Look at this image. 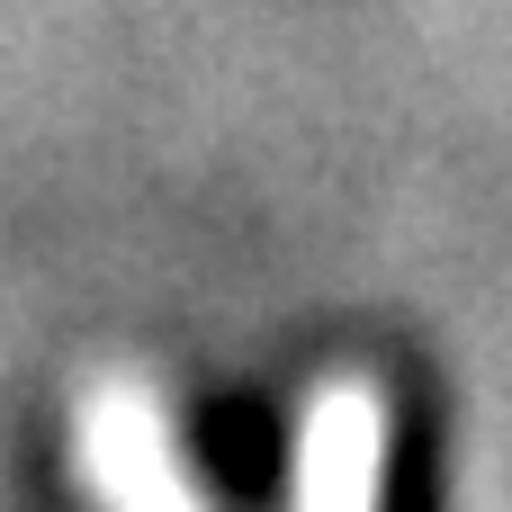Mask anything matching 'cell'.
Wrapping results in <instances>:
<instances>
[{
	"label": "cell",
	"mask_w": 512,
	"mask_h": 512,
	"mask_svg": "<svg viewBox=\"0 0 512 512\" xmlns=\"http://www.w3.org/2000/svg\"><path fill=\"white\" fill-rule=\"evenodd\" d=\"M72 459H81V486L99 512H207L198 477H189V450L171 432V405L126 369L81 387Z\"/></svg>",
	"instance_id": "cell-1"
},
{
	"label": "cell",
	"mask_w": 512,
	"mask_h": 512,
	"mask_svg": "<svg viewBox=\"0 0 512 512\" xmlns=\"http://www.w3.org/2000/svg\"><path fill=\"white\" fill-rule=\"evenodd\" d=\"M396 405L369 369H333L288 441V512H387Z\"/></svg>",
	"instance_id": "cell-2"
}]
</instances>
